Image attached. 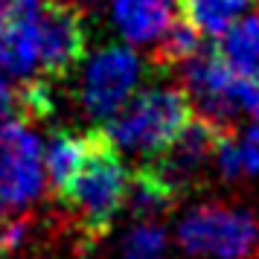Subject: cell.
<instances>
[{"label": "cell", "instance_id": "52a82bcc", "mask_svg": "<svg viewBox=\"0 0 259 259\" xmlns=\"http://www.w3.org/2000/svg\"><path fill=\"white\" fill-rule=\"evenodd\" d=\"M178 0H114V21L128 44H152L175 24Z\"/></svg>", "mask_w": 259, "mask_h": 259}, {"label": "cell", "instance_id": "6da1fadb", "mask_svg": "<svg viewBox=\"0 0 259 259\" xmlns=\"http://www.w3.org/2000/svg\"><path fill=\"white\" fill-rule=\"evenodd\" d=\"M128 181L131 172L125 169L119 149L108 137V131L91 128L82 166L59 195L88 245L99 242L114 227V219L128 198Z\"/></svg>", "mask_w": 259, "mask_h": 259}, {"label": "cell", "instance_id": "3957f363", "mask_svg": "<svg viewBox=\"0 0 259 259\" xmlns=\"http://www.w3.org/2000/svg\"><path fill=\"white\" fill-rule=\"evenodd\" d=\"M178 242L189 256L245 259L259 245V222L245 210L198 207L178 224Z\"/></svg>", "mask_w": 259, "mask_h": 259}, {"label": "cell", "instance_id": "9c48e42d", "mask_svg": "<svg viewBox=\"0 0 259 259\" xmlns=\"http://www.w3.org/2000/svg\"><path fill=\"white\" fill-rule=\"evenodd\" d=\"M215 53L233 73L259 82V12L242 15L215 44Z\"/></svg>", "mask_w": 259, "mask_h": 259}, {"label": "cell", "instance_id": "7c38bea8", "mask_svg": "<svg viewBox=\"0 0 259 259\" xmlns=\"http://www.w3.org/2000/svg\"><path fill=\"white\" fill-rule=\"evenodd\" d=\"M166 233L154 222H137V227L125 236L119 259H163Z\"/></svg>", "mask_w": 259, "mask_h": 259}, {"label": "cell", "instance_id": "277c9868", "mask_svg": "<svg viewBox=\"0 0 259 259\" xmlns=\"http://www.w3.org/2000/svg\"><path fill=\"white\" fill-rule=\"evenodd\" d=\"M44 152L29 122L0 114V207L21 210L44 192Z\"/></svg>", "mask_w": 259, "mask_h": 259}, {"label": "cell", "instance_id": "4fadbf2b", "mask_svg": "<svg viewBox=\"0 0 259 259\" xmlns=\"http://www.w3.org/2000/svg\"><path fill=\"white\" fill-rule=\"evenodd\" d=\"M29 222L24 215H12L0 207V259H9L18 247L26 242Z\"/></svg>", "mask_w": 259, "mask_h": 259}, {"label": "cell", "instance_id": "8fae6325", "mask_svg": "<svg viewBox=\"0 0 259 259\" xmlns=\"http://www.w3.org/2000/svg\"><path fill=\"white\" fill-rule=\"evenodd\" d=\"M88 152V131H56L47 143V152H44V172L53 192L61 195L67 184L73 181V175L79 172V166L84 160Z\"/></svg>", "mask_w": 259, "mask_h": 259}, {"label": "cell", "instance_id": "5b68a950", "mask_svg": "<svg viewBox=\"0 0 259 259\" xmlns=\"http://www.w3.org/2000/svg\"><path fill=\"white\" fill-rule=\"evenodd\" d=\"M38 67L50 84L64 82L88 50L84 15L67 0H41L35 12Z\"/></svg>", "mask_w": 259, "mask_h": 259}, {"label": "cell", "instance_id": "5bb4252c", "mask_svg": "<svg viewBox=\"0 0 259 259\" xmlns=\"http://www.w3.org/2000/svg\"><path fill=\"white\" fill-rule=\"evenodd\" d=\"M239 157H242V175H259V122H253L242 134Z\"/></svg>", "mask_w": 259, "mask_h": 259}, {"label": "cell", "instance_id": "30bf717a", "mask_svg": "<svg viewBox=\"0 0 259 259\" xmlns=\"http://www.w3.org/2000/svg\"><path fill=\"white\" fill-rule=\"evenodd\" d=\"M253 6V0H178V12L198 35L222 38Z\"/></svg>", "mask_w": 259, "mask_h": 259}, {"label": "cell", "instance_id": "ba28073f", "mask_svg": "<svg viewBox=\"0 0 259 259\" xmlns=\"http://www.w3.org/2000/svg\"><path fill=\"white\" fill-rule=\"evenodd\" d=\"M178 198H181V189L154 163L140 166V169L131 172L125 204H128L131 215L137 222H154L157 215H163V212L172 210Z\"/></svg>", "mask_w": 259, "mask_h": 259}, {"label": "cell", "instance_id": "8992f818", "mask_svg": "<svg viewBox=\"0 0 259 259\" xmlns=\"http://www.w3.org/2000/svg\"><path fill=\"white\" fill-rule=\"evenodd\" d=\"M143 64L128 47H105L88 61L79 88V102L94 119H111L128 105L140 82Z\"/></svg>", "mask_w": 259, "mask_h": 259}, {"label": "cell", "instance_id": "7a4b0ae2", "mask_svg": "<svg viewBox=\"0 0 259 259\" xmlns=\"http://www.w3.org/2000/svg\"><path fill=\"white\" fill-rule=\"evenodd\" d=\"M192 117L195 111L187 91L152 88L128 99V105L108 119L105 131L117 149L154 160L178 140V134L187 128Z\"/></svg>", "mask_w": 259, "mask_h": 259}]
</instances>
